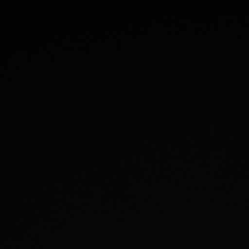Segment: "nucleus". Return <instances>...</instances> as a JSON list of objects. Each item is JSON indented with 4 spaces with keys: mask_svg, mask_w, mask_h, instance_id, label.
<instances>
[]
</instances>
